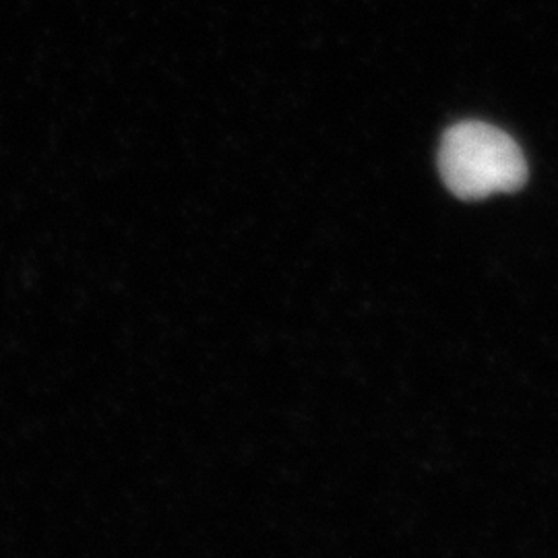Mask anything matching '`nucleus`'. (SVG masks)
Here are the masks:
<instances>
[{
	"label": "nucleus",
	"mask_w": 558,
	"mask_h": 558,
	"mask_svg": "<svg viewBox=\"0 0 558 558\" xmlns=\"http://www.w3.org/2000/svg\"><path fill=\"white\" fill-rule=\"evenodd\" d=\"M440 177L461 199L513 193L527 177L525 158L513 137L493 124L465 120L440 141Z\"/></svg>",
	"instance_id": "f257e3e1"
}]
</instances>
